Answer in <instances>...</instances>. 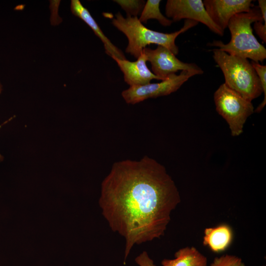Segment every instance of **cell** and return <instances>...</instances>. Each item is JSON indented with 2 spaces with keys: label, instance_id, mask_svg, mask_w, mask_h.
Returning a JSON list of instances; mask_svg holds the SVG:
<instances>
[{
  "label": "cell",
  "instance_id": "obj_1",
  "mask_svg": "<svg viewBox=\"0 0 266 266\" xmlns=\"http://www.w3.org/2000/svg\"><path fill=\"white\" fill-rule=\"evenodd\" d=\"M180 201L171 177L153 158L145 156L113 164L101 183L99 205L112 231L125 239L124 265L135 244L164 235Z\"/></svg>",
  "mask_w": 266,
  "mask_h": 266
},
{
  "label": "cell",
  "instance_id": "obj_2",
  "mask_svg": "<svg viewBox=\"0 0 266 266\" xmlns=\"http://www.w3.org/2000/svg\"><path fill=\"white\" fill-rule=\"evenodd\" d=\"M257 21L264 22L258 6L254 5L249 11L237 13L231 18L227 27L231 34L229 43L214 40L209 44L231 55L263 62L266 58V49L255 37L251 27Z\"/></svg>",
  "mask_w": 266,
  "mask_h": 266
},
{
  "label": "cell",
  "instance_id": "obj_3",
  "mask_svg": "<svg viewBox=\"0 0 266 266\" xmlns=\"http://www.w3.org/2000/svg\"><path fill=\"white\" fill-rule=\"evenodd\" d=\"M112 23L128 39L126 52L136 59L142 54L143 49L150 44L163 46L176 56L179 52L175 42L176 37L198 24L195 21L186 20L179 30L170 33H163L147 28L139 21L137 17L125 18L120 12L115 14Z\"/></svg>",
  "mask_w": 266,
  "mask_h": 266
},
{
  "label": "cell",
  "instance_id": "obj_4",
  "mask_svg": "<svg viewBox=\"0 0 266 266\" xmlns=\"http://www.w3.org/2000/svg\"><path fill=\"white\" fill-rule=\"evenodd\" d=\"M213 58L222 70L225 84L246 100L252 101L263 93L260 79L247 59L230 55L218 48Z\"/></svg>",
  "mask_w": 266,
  "mask_h": 266
},
{
  "label": "cell",
  "instance_id": "obj_5",
  "mask_svg": "<svg viewBox=\"0 0 266 266\" xmlns=\"http://www.w3.org/2000/svg\"><path fill=\"white\" fill-rule=\"evenodd\" d=\"M214 101L217 112L228 124L232 136L240 135L248 118L254 112L252 102L225 83L220 85L215 92Z\"/></svg>",
  "mask_w": 266,
  "mask_h": 266
},
{
  "label": "cell",
  "instance_id": "obj_6",
  "mask_svg": "<svg viewBox=\"0 0 266 266\" xmlns=\"http://www.w3.org/2000/svg\"><path fill=\"white\" fill-rule=\"evenodd\" d=\"M198 75L194 71L183 70L179 74L169 75L161 82L130 86L122 96L128 104H134L150 98L167 96L177 91L191 77Z\"/></svg>",
  "mask_w": 266,
  "mask_h": 266
},
{
  "label": "cell",
  "instance_id": "obj_7",
  "mask_svg": "<svg viewBox=\"0 0 266 266\" xmlns=\"http://www.w3.org/2000/svg\"><path fill=\"white\" fill-rule=\"evenodd\" d=\"M142 52L146 56L147 61L151 63L153 73L162 80L179 70L194 71L198 75L203 73L198 65L179 60L171 51L163 46L158 45L155 49L146 47L143 49Z\"/></svg>",
  "mask_w": 266,
  "mask_h": 266
},
{
  "label": "cell",
  "instance_id": "obj_8",
  "mask_svg": "<svg viewBox=\"0 0 266 266\" xmlns=\"http://www.w3.org/2000/svg\"><path fill=\"white\" fill-rule=\"evenodd\" d=\"M167 18L173 22L185 19L205 25L215 33L223 36L224 32L211 20L202 0H168L165 6Z\"/></svg>",
  "mask_w": 266,
  "mask_h": 266
},
{
  "label": "cell",
  "instance_id": "obj_9",
  "mask_svg": "<svg viewBox=\"0 0 266 266\" xmlns=\"http://www.w3.org/2000/svg\"><path fill=\"white\" fill-rule=\"evenodd\" d=\"M251 0H204L205 9L211 20L225 31L234 15L250 10L254 5Z\"/></svg>",
  "mask_w": 266,
  "mask_h": 266
},
{
  "label": "cell",
  "instance_id": "obj_10",
  "mask_svg": "<svg viewBox=\"0 0 266 266\" xmlns=\"http://www.w3.org/2000/svg\"><path fill=\"white\" fill-rule=\"evenodd\" d=\"M117 63L124 74V81L130 86L144 85L152 79L161 80L148 68L146 57L144 53L134 62L111 57Z\"/></svg>",
  "mask_w": 266,
  "mask_h": 266
},
{
  "label": "cell",
  "instance_id": "obj_11",
  "mask_svg": "<svg viewBox=\"0 0 266 266\" xmlns=\"http://www.w3.org/2000/svg\"><path fill=\"white\" fill-rule=\"evenodd\" d=\"M70 9L73 15L83 20L100 38L104 45L105 53L108 55L121 60L126 59L123 52L105 36L89 11L83 6L79 0L71 1Z\"/></svg>",
  "mask_w": 266,
  "mask_h": 266
},
{
  "label": "cell",
  "instance_id": "obj_12",
  "mask_svg": "<svg viewBox=\"0 0 266 266\" xmlns=\"http://www.w3.org/2000/svg\"><path fill=\"white\" fill-rule=\"evenodd\" d=\"M233 239V232L228 225L223 224L204 230L203 244L215 253L226 250Z\"/></svg>",
  "mask_w": 266,
  "mask_h": 266
},
{
  "label": "cell",
  "instance_id": "obj_13",
  "mask_svg": "<svg viewBox=\"0 0 266 266\" xmlns=\"http://www.w3.org/2000/svg\"><path fill=\"white\" fill-rule=\"evenodd\" d=\"M161 265L163 266H207V260L195 247L187 246L176 251L174 259H163Z\"/></svg>",
  "mask_w": 266,
  "mask_h": 266
},
{
  "label": "cell",
  "instance_id": "obj_14",
  "mask_svg": "<svg viewBox=\"0 0 266 266\" xmlns=\"http://www.w3.org/2000/svg\"><path fill=\"white\" fill-rule=\"evenodd\" d=\"M160 0H147L140 14L139 21L146 23L149 19H156L163 26H170L173 22L171 19L165 17L160 9Z\"/></svg>",
  "mask_w": 266,
  "mask_h": 266
},
{
  "label": "cell",
  "instance_id": "obj_15",
  "mask_svg": "<svg viewBox=\"0 0 266 266\" xmlns=\"http://www.w3.org/2000/svg\"><path fill=\"white\" fill-rule=\"evenodd\" d=\"M126 12L127 16L137 17L141 14L145 2L143 0H114Z\"/></svg>",
  "mask_w": 266,
  "mask_h": 266
},
{
  "label": "cell",
  "instance_id": "obj_16",
  "mask_svg": "<svg viewBox=\"0 0 266 266\" xmlns=\"http://www.w3.org/2000/svg\"><path fill=\"white\" fill-rule=\"evenodd\" d=\"M251 65L254 67L261 83L264 98L263 101L259 104L254 112L260 113L264 108L266 104V66L260 65L259 63L252 61Z\"/></svg>",
  "mask_w": 266,
  "mask_h": 266
},
{
  "label": "cell",
  "instance_id": "obj_17",
  "mask_svg": "<svg viewBox=\"0 0 266 266\" xmlns=\"http://www.w3.org/2000/svg\"><path fill=\"white\" fill-rule=\"evenodd\" d=\"M210 266H246L241 259L236 256L226 254L216 257Z\"/></svg>",
  "mask_w": 266,
  "mask_h": 266
},
{
  "label": "cell",
  "instance_id": "obj_18",
  "mask_svg": "<svg viewBox=\"0 0 266 266\" xmlns=\"http://www.w3.org/2000/svg\"><path fill=\"white\" fill-rule=\"evenodd\" d=\"M135 262L139 266H156L153 260L145 251L135 258Z\"/></svg>",
  "mask_w": 266,
  "mask_h": 266
},
{
  "label": "cell",
  "instance_id": "obj_19",
  "mask_svg": "<svg viewBox=\"0 0 266 266\" xmlns=\"http://www.w3.org/2000/svg\"><path fill=\"white\" fill-rule=\"evenodd\" d=\"M254 29L257 34L265 42H266V24L263 21L254 23Z\"/></svg>",
  "mask_w": 266,
  "mask_h": 266
},
{
  "label": "cell",
  "instance_id": "obj_20",
  "mask_svg": "<svg viewBox=\"0 0 266 266\" xmlns=\"http://www.w3.org/2000/svg\"><path fill=\"white\" fill-rule=\"evenodd\" d=\"M2 90V86L0 83V93H1ZM3 160L2 156L0 154V162L1 161Z\"/></svg>",
  "mask_w": 266,
  "mask_h": 266
}]
</instances>
